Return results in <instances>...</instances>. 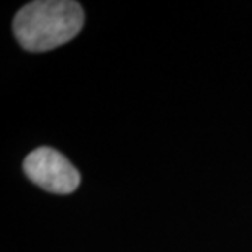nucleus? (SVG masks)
I'll return each instance as SVG.
<instances>
[{
    "mask_svg": "<svg viewBox=\"0 0 252 252\" xmlns=\"http://www.w3.org/2000/svg\"><path fill=\"white\" fill-rule=\"evenodd\" d=\"M23 172L43 190L67 195L79 187L80 174L72 162L53 148H38L23 160Z\"/></svg>",
    "mask_w": 252,
    "mask_h": 252,
    "instance_id": "f03ea898",
    "label": "nucleus"
},
{
    "mask_svg": "<svg viewBox=\"0 0 252 252\" xmlns=\"http://www.w3.org/2000/svg\"><path fill=\"white\" fill-rule=\"evenodd\" d=\"M84 27V10L70 0L27 3L13 20V33L27 51L43 53L77 36Z\"/></svg>",
    "mask_w": 252,
    "mask_h": 252,
    "instance_id": "f257e3e1",
    "label": "nucleus"
}]
</instances>
